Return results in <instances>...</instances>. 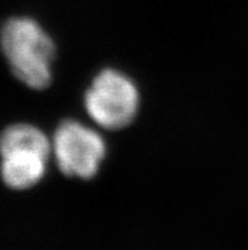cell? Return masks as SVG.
Returning a JSON list of instances; mask_svg holds the SVG:
<instances>
[{"label":"cell","mask_w":248,"mask_h":250,"mask_svg":"<svg viewBox=\"0 0 248 250\" xmlns=\"http://www.w3.org/2000/svg\"><path fill=\"white\" fill-rule=\"evenodd\" d=\"M52 143L36 126L16 124L0 135L1 178L13 189H27L46 174Z\"/></svg>","instance_id":"obj_2"},{"label":"cell","mask_w":248,"mask_h":250,"mask_svg":"<svg viewBox=\"0 0 248 250\" xmlns=\"http://www.w3.org/2000/svg\"><path fill=\"white\" fill-rule=\"evenodd\" d=\"M52 152L63 174L91 179L107 155V145L95 130L77 121L66 120L55 131Z\"/></svg>","instance_id":"obj_4"},{"label":"cell","mask_w":248,"mask_h":250,"mask_svg":"<svg viewBox=\"0 0 248 250\" xmlns=\"http://www.w3.org/2000/svg\"><path fill=\"white\" fill-rule=\"evenodd\" d=\"M84 104L95 124L105 130H122L132 124L138 113V88L126 74L105 69L91 82Z\"/></svg>","instance_id":"obj_3"},{"label":"cell","mask_w":248,"mask_h":250,"mask_svg":"<svg viewBox=\"0 0 248 250\" xmlns=\"http://www.w3.org/2000/svg\"><path fill=\"white\" fill-rule=\"evenodd\" d=\"M0 41L13 74L20 82L36 90L50 85L56 48L35 19L17 17L6 21Z\"/></svg>","instance_id":"obj_1"}]
</instances>
